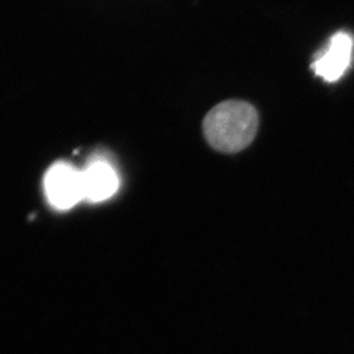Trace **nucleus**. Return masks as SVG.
Instances as JSON below:
<instances>
[{"instance_id": "f257e3e1", "label": "nucleus", "mask_w": 354, "mask_h": 354, "mask_svg": "<svg viewBox=\"0 0 354 354\" xmlns=\"http://www.w3.org/2000/svg\"><path fill=\"white\" fill-rule=\"evenodd\" d=\"M259 127V116L249 102L228 100L215 106L203 123L204 135L215 150L236 153L252 143Z\"/></svg>"}, {"instance_id": "f03ea898", "label": "nucleus", "mask_w": 354, "mask_h": 354, "mask_svg": "<svg viewBox=\"0 0 354 354\" xmlns=\"http://www.w3.org/2000/svg\"><path fill=\"white\" fill-rule=\"evenodd\" d=\"M44 189L48 203L57 209H69L84 199L82 171L67 162L53 165L45 175Z\"/></svg>"}, {"instance_id": "7ed1b4c3", "label": "nucleus", "mask_w": 354, "mask_h": 354, "mask_svg": "<svg viewBox=\"0 0 354 354\" xmlns=\"http://www.w3.org/2000/svg\"><path fill=\"white\" fill-rule=\"evenodd\" d=\"M353 48L354 39L351 35L339 31L330 38L326 50L314 59L310 68L326 82H336L350 68Z\"/></svg>"}, {"instance_id": "20e7f679", "label": "nucleus", "mask_w": 354, "mask_h": 354, "mask_svg": "<svg viewBox=\"0 0 354 354\" xmlns=\"http://www.w3.org/2000/svg\"><path fill=\"white\" fill-rule=\"evenodd\" d=\"M82 173L86 201L100 203L112 197L119 189V177L115 169L105 160L92 161Z\"/></svg>"}]
</instances>
